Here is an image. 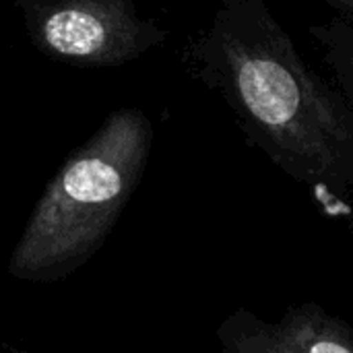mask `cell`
Wrapping results in <instances>:
<instances>
[{"mask_svg":"<svg viewBox=\"0 0 353 353\" xmlns=\"http://www.w3.org/2000/svg\"><path fill=\"white\" fill-rule=\"evenodd\" d=\"M153 145V124L139 108L112 112L48 182L8 259L17 281L56 283L103 246L134 190Z\"/></svg>","mask_w":353,"mask_h":353,"instance_id":"cell-2","label":"cell"},{"mask_svg":"<svg viewBox=\"0 0 353 353\" xmlns=\"http://www.w3.org/2000/svg\"><path fill=\"white\" fill-rule=\"evenodd\" d=\"M246 143L292 180L353 192V110L300 56L265 0H223L182 52Z\"/></svg>","mask_w":353,"mask_h":353,"instance_id":"cell-1","label":"cell"},{"mask_svg":"<svg viewBox=\"0 0 353 353\" xmlns=\"http://www.w3.org/2000/svg\"><path fill=\"white\" fill-rule=\"evenodd\" d=\"M310 35L323 50L337 91L353 110V23L331 17L327 23L312 25Z\"/></svg>","mask_w":353,"mask_h":353,"instance_id":"cell-5","label":"cell"},{"mask_svg":"<svg viewBox=\"0 0 353 353\" xmlns=\"http://www.w3.org/2000/svg\"><path fill=\"white\" fill-rule=\"evenodd\" d=\"M327 8H331L335 19L353 23V0H325Z\"/></svg>","mask_w":353,"mask_h":353,"instance_id":"cell-6","label":"cell"},{"mask_svg":"<svg viewBox=\"0 0 353 353\" xmlns=\"http://www.w3.org/2000/svg\"><path fill=\"white\" fill-rule=\"evenodd\" d=\"M215 337L217 353H353L352 325L316 302L292 306L275 323L236 308Z\"/></svg>","mask_w":353,"mask_h":353,"instance_id":"cell-4","label":"cell"},{"mask_svg":"<svg viewBox=\"0 0 353 353\" xmlns=\"http://www.w3.org/2000/svg\"><path fill=\"white\" fill-rule=\"evenodd\" d=\"M33 46L83 68L122 66L168 39L130 0H19Z\"/></svg>","mask_w":353,"mask_h":353,"instance_id":"cell-3","label":"cell"}]
</instances>
